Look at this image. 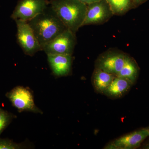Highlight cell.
Segmentation results:
<instances>
[{
  "instance_id": "obj_1",
  "label": "cell",
  "mask_w": 149,
  "mask_h": 149,
  "mask_svg": "<svg viewBox=\"0 0 149 149\" xmlns=\"http://www.w3.org/2000/svg\"><path fill=\"white\" fill-rule=\"evenodd\" d=\"M27 22L34 31L42 50L46 44L67 29L51 6Z\"/></svg>"
},
{
  "instance_id": "obj_2",
  "label": "cell",
  "mask_w": 149,
  "mask_h": 149,
  "mask_svg": "<svg viewBox=\"0 0 149 149\" xmlns=\"http://www.w3.org/2000/svg\"><path fill=\"white\" fill-rule=\"evenodd\" d=\"M50 5L67 29L76 34L83 27L87 5L79 0H52Z\"/></svg>"
},
{
  "instance_id": "obj_3",
  "label": "cell",
  "mask_w": 149,
  "mask_h": 149,
  "mask_svg": "<svg viewBox=\"0 0 149 149\" xmlns=\"http://www.w3.org/2000/svg\"><path fill=\"white\" fill-rule=\"evenodd\" d=\"M6 96L19 112L29 111L43 113L42 111L35 105L33 93L29 88L17 86L7 93Z\"/></svg>"
},
{
  "instance_id": "obj_4",
  "label": "cell",
  "mask_w": 149,
  "mask_h": 149,
  "mask_svg": "<svg viewBox=\"0 0 149 149\" xmlns=\"http://www.w3.org/2000/svg\"><path fill=\"white\" fill-rule=\"evenodd\" d=\"M77 43L76 34L67 29L46 44L42 51L47 55H72Z\"/></svg>"
},
{
  "instance_id": "obj_5",
  "label": "cell",
  "mask_w": 149,
  "mask_h": 149,
  "mask_svg": "<svg viewBox=\"0 0 149 149\" xmlns=\"http://www.w3.org/2000/svg\"><path fill=\"white\" fill-rule=\"evenodd\" d=\"M15 21L17 28V42L25 54L32 56L39 51H42L34 31L28 22L20 19Z\"/></svg>"
},
{
  "instance_id": "obj_6",
  "label": "cell",
  "mask_w": 149,
  "mask_h": 149,
  "mask_svg": "<svg viewBox=\"0 0 149 149\" xmlns=\"http://www.w3.org/2000/svg\"><path fill=\"white\" fill-rule=\"evenodd\" d=\"M50 4L49 0H20L11 15L14 20L28 22L42 12Z\"/></svg>"
},
{
  "instance_id": "obj_7",
  "label": "cell",
  "mask_w": 149,
  "mask_h": 149,
  "mask_svg": "<svg viewBox=\"0 0 149 149\" xmlns=\"http://www.w3.org/2000/svg\"><path fill=\"white\" fill-rule=\"evenodd\" d=\"M127 54L119 50H109L99 56L95 68L116 75L123 67Z\"/></svg>"
},
{
  "instance_id": "obj_8",
  "label": "cell",
  "mask_w": 149,
  "mask_h": 149,
  "mask_svg": "<svg viewBox=\"0 0 149 149\" xmlns=\"http://www.w3.org/2000/svg\"><path fill=\"white\" fill-rule=\"evenodd\" d=\"M113 14L106 0L87 5V11L83 26L103 24L110 19Z\"/></svg>"
},
{
  "instance_id": "obj_9",
  "label": "cell",
  "mask_w": 149,
  "mask_h": 149,
  "mask_svg": "<svg viewBox=\"0 0 149 149\" xmlns=\"http://www.w3.org/2000/svg\"><path fill=\"white\" fill-rule=\"evenodd\" d=\"M149 136L147 128H141L121 136L108 144L105 148L134 149L139 148Z\"/></svg>"
},
{
  "instance_id": "obj_10",
  "label": "cell",
  "mask_w": 149,
  "mask_h": 149,
  "mask_svg": "<svg viewBox=\"0 0 149 149\" xmlns=\"http://www.w3.org/2000/svg\"><path fill=\"white\" fill-rule=\"evenodd\" d=\"M47 59L53 73L57 77L67 76L71 72L72 55H47Z\"/></svg>"
},
{
  "instance_id": "obj_11",
  "label": "cell",
  "mask_w": 149,
  "mask_h": 149,
  "mask_svg": "<svg viewBox=\"0 0 149 149\" xmlns=\"http://www.w3.org/2000/svg\"><path fill=\"white\" fill-rule=\"evenodd\" d=\"M133 85L129 80L116 76L103 94L113 98L120 97L130 90Z\"/></svg>"
},
{
  "instance_id": "obj_12",
  "label": "cell",
  "mask_w": 149,
  "mask_h": 149,
  "mask_svg": "<svg viewBox=\"0 0 149 149\" xmlns=\"http://www.w3.org/2000/svg\"><path fill=\"white\" fill-rule=\"evenodd\" d=\"M116 75L110 74L99 68L94 70L92 77V83L95 91L103 93L111 84Z\"/></svg>"
},
{
  "instance_id": "obj_13",
  "label": "cell",
  "mask_w": 149,
  "mask_h": 149,
  "mask_svg": "<svg viewBox=\"0 0 149 149\" xmlns=\"http://www.w3.org/2000/svg\"><path fill=\"white\" fill-rule=\"evenodd\" d=\"M139 71L140 68L136 61L127 54L123 67L116 76L129 80L133 85L138 79Z\"/></svg>"
},
{
  "instance_id": "obj_14",
  "label": "cell",
  "mask_w": 149,
  "mask_h": 149,
  "mask_svg": "<svg viewBox=\"0 0 149 149\" xmlns=\"http://www.w3.org/2000/svg\"><path fill=\"white\" fill-rule=\"evenodd\" d=\"M111 9L113 15H124L135 8L132 0H106Z\"/></svg>"
},
{
  "instance_id": "obj_15",
  "label": "cell",
  "mask_w": 149,
  "mask_h": 149,
  "mask_svg": "<svg viewBox=\"0 0 149 149\" xmlns=\"http://www.w3.org/2000/svg\"><path fill=\"white\" fill-rule=\"evenodd\" d=\"M16 116L4 110L0 107V136L6 128L9 125Z\"/></svg>"
},
{
  "instance_id": "obj_16",
  "label": "cell",
  "mask_w": 149,
  "mask_h": 149,
  "mask_svg": "<svg viewBox=\"0 0 149 149\" xmlns=\"http://www.w3.org/2000/svg\"><path fill=\"white\" fill-rule=\"evenodd\" d=\"M26 143H17L8 139L0 138V149H18L29 147Z\"/></svg>"
},
{
  "instance_id": "obj_17",
  "label": "cell",
  "mask_w": 149,
  "mask_h": 149,
  "mask_svg": "<svg viewBox=\"0 0 149 149\" xmlns=\"http://www.w3.org/2000/svg\"><path fill=\"white\" fill-rule=\"evenodd\" d=\"M132 1H133V4H134L135 8H136L139 6L146 3L148 0H132Z\"/></svg>"
},
{
  "instance_id": "obj_18",
  "label": "cell",
  "mask_w": 149,
  "mask_h": 149,
  "mask_svg": "<svg viewBox=\"0 0 149 149\" xmlns=\"http://www.w3.org/2000/svg\"><path fill=\"white\" fill-rule=\"evenodd\" d=\"M79 1L87 5L89 4L99 1H101V0H79Z\"/></svg>"
},
{
  "instance_id": "obj_19",
  "label": "cell",
  "mask_w": 149,
  "mask_h": 149,
  "mask_svg": "<svg viewBox=\"0 0 149 149\" xmlns=\"http://www.w3.org/2000/svg\"><path fill=\"white\" fill-rule=\"evenodd\" d=\"M143 149H149V143L143 147Z\"/></svg>"
},
{
  "instance_id": "obj_20",
  "label": "cell",
  "mask_w": 149,
  "mask_h": 149,
  "mask_svg": "<svg viewBox=\"0 0 149 149\" xmlns=\"http://www.w3.org/2000/svg\"><path fill=\"white\" fill-rule=\"evenodd\" d=\"M147 128H148V130L149 131V127H147Z\"/></svg>"
}]
</instances>
